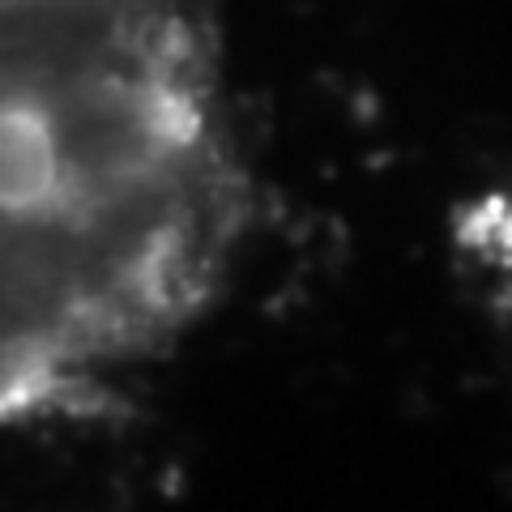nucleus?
<instances>
[{
  "instance_id": "nucleus-1",
  "label": "nucleus",
  "mask_w": 512,
  "mask_h": 512,
  "mask_svg": "<svg viewBox=\"0 0 512 512\" xmlns=\"http://www.w3.org/2000/svg\"><path fill=\"white\" fill-rule=\"evenodd\" d=\"M457 235H461V248L470 252V261L483 269L491 295L512 316V184L491 188L487 197H478L470 205V214L461 218Z\"/></svg>"
}]
</instances>
